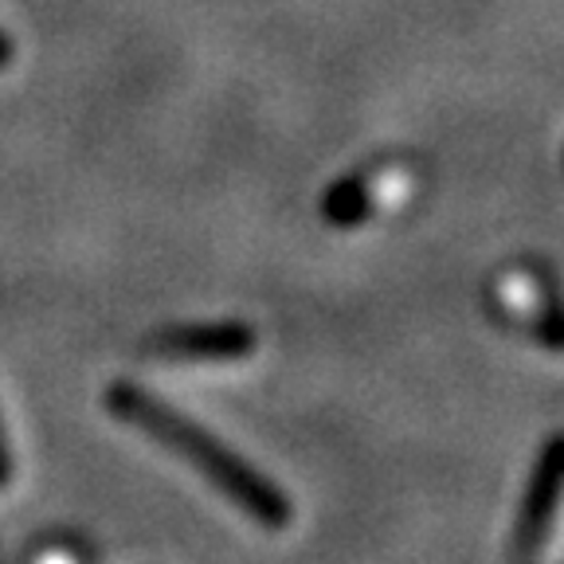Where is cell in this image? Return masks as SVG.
Segmentation results:
<instances>
[{
    "label": "cell",
    "mask_w": 564,
    "mask_h": 564,
    "mask_svg": "<svg viewBox=\"0 0 564 564\" xmlns=\"http://www.w3.org/2000/svg\"><path fill=\"white\" fill-rule=\"evenodd\" d=\"M40 564H79L70 553H44L40 556Z\"/></svg>",
    "instance_id": "3"
},
{
    "label": "cell",
    "mask_w": 564,
    "mask_h": 564,
    "mask_svg": "<svg viewBox=\"0 0 564 564\" xmlns=\"http://www.w3.org/2000/svg\"><path fill=\"white\" fill-rule=\"evenodd\" d=\"M110 408H115V415H122L126 423H133L138 432L153 435V443H161L169 455L188 463L204 482L216 486V490H220L236 510H243L247 518H256L259 525H267V529L291 525V502H286V494L274 490L267 478H259L243 458H236L228 447H220V443L212 440L208 432H200L196 423L181 420L165 400L145 397L141 388L118 384L115 392H110Z\"/></svg>",
    "instance_id": "1"
},
{
    "label": "cell",
    "mask_w": 564,
    "mask_h": 564,
    "mask_svg": "<svg viewBox=\"0 0 564 564\" xmlns=\"http://www.w3.org/2000/svg\"><path fill=\"white\" fill-rule=\"evenodd\" d=\"M0 486H9V455H4V440H0Z\"/></svg>",
    "instance_id": "5"
},
{
    "label": "cell",
    "mask_w": 564,
    "mask_h": 564,
    "mask_svg": "<svg viewBox=\"0 0 564 564\" xmlns=\"http://www.w3.org/2000/svg\"><path fill=\"white\" fill-rule=\"evenodd\" d=\"M251 345H256V337L243 326H193L165 334L158 349L169 357H181V361H231V357H247Z\"/></svg>",
    "instance_id": "2"
},
{
    "label": "cell",
    "mask_w": 564,
    "mask_h": 564,
    "mask_svg": "<svg viewBox=\"0 0 564 564\" xmlns=\"http://www.w3.org/2000/svg\"><path fill=\"white\" fill-rule=\"evenodd\" d=\"M9 59H12V40L0 32V67H9Z\"/></svg>",
    "instance_id": "4"
}]
</instances>
